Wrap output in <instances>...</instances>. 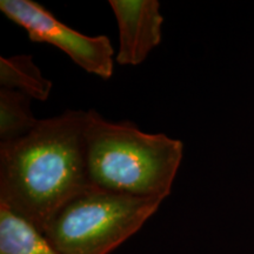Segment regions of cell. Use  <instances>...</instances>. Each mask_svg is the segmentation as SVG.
Segmentation results:
<instances>
[{"instance_id":"obj_3","label":"cell","mask_w":254,"mask_h":254,"mask_svg":"<svg viewBox=\"0 0 254 254\" xmlns=\"http://www.w3.org/2000/svg\"><path fill=\"white\" fill-rule=\"evenodd\" d=\"M163 201L92 187L60 207L43 233L60 254H110L140 230Z\"/></svg>"},{"instance_id":"obj_1","label":"cell","mask_w":254,"mask_h":254,"mask_svg":"<svg viewBox=\"0 0 254 254\" xmlns=\"http://www.w3.org/2000/svg\"><path fill=\"white\" fill-rule=\"evenodd\" d=\"M87 111L40 119L12 142H0V205L40 232L66 202L92 189L85 128Z\"/></svg>"},{"instance_id":"obj_7","label":"cell","mask_w":254,"mask_h":254,"mask_svg":"<svg viewBox=\"0 0 254 254\" xmlns=\"http://www.w3.org/2000/svg\"><path fill=\"white\" fill-rule=\"evenodd\" d=\"M0 254H60L30 222L0 205Z\"/></svg>"},{"instance_id":"obj_5","label":"cell","mask_w":254,"mask_h":254,"mask_svg":"<svg viewBox=\"0 0 254 254\" xmlns=\"http://www.w3.org/2000/svg\"><path fill=\"white\" fill-rule=\"evenodd\" d=\"M119 31L116 62L138 66L147 59L163 38L164 17L158 0H110Z\"/></svg>"},{"instance_id":"obj_6","label":"cell","mask_w":254,"mask_h":254,"mask_svg":"<svg viewBox=\"0 0 254 254\" xmlns=\"http://www.w3.org/2000/svg\"><path fill=\"white\" fill-rule=\"evenodd\" d=\"M0 86L18 91L31 99L46 101L53 84L34 62L31 55L0 57Z\"/></svg>"},{"instance_id":"obj_8","label":"cell","mask_w":254,"mask_h":254,"mask_svg":"<svg viewBox=\"0 0 254 254\" xmlns=\"http://www.w3.org/2000/svg\"><path fill=\"white\" fill-rule=\"evenodd\" d=\"M31 98L18 91L0 88V141L12 142L36 128L40 119L34 117Z\"/></svg>"},{"instance_id":"obj_2","label":"cell","mask_w":254,"mask_h":254,"mask_svg":"<svg viewBox=\"0 0 254 254\" xmlns=\"http://www.w3.org/2000/svg\"><path fill=\"white\" fill-rule=\"evenodd\" d=\"M92 186L165 200L184 158V144L164 133H146L129 122L112 123L87 111L85 128Z\"/></svg>"},{"instance_id":"obj_4","label":"cell","mask_w":254,"mask_h":254,"mask_svg":"<svg viewBox=\"0 0 254 254\" xmlns=\"http://www.w3.org/2000/svg\"><path fill=\"white\" fill-rule=\"evenodd\" d=\"M0 11L23 27L33 43L58 47L79 67L97 77L110 79L113 75L114 49L105 34L85 36L59 21L49 9L32 0H1Z\"/></svg>"}]
</instances>
